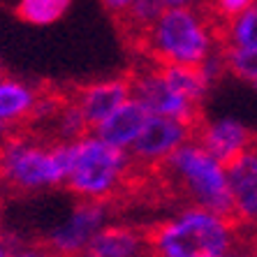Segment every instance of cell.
<instances>
[{
	"label": "cell",
	"mask_w": 257,
	"mask_h": 257,
	"mask_svg": "<svg viewBox=\"0 0 257 257\" xmlns=\"http://www.w3.org/2000/svg\"><path fill=\"white\" fill-rule=\"evenodd\" d=\"M151 257H227L236 252V222L202 206H186L151 229Z\"/></svg>",
	"instance_id": "cell-1"
},
{
	"label": "cell",
	"mask_w": 257,
	"mask_h": 257,
	"mask_svg": "<svg viewBox=\"0 0 257 257\" xmlns=\"http://www.w3.org/2000/svg\"><path fill=\"white\" fill-rule=\"evenodd\" d=\"M220 47L218 33L202 10H165L137 49L158 65H202Z\"/></svg>",
	"instance_id": "cell-2"
},
{
	"label": "cell",
	"mask_w": 257,
	"mask_h": 257,
	"mask_svg": "<svg viewBox=\"0 0 257 257\" xmlns=\"http://www.w3.org/2000/svg\"><path fill=\"white\" fill-rule=\"evenodd\" d=\"M70 169L67 142H42L30 135H10L0 144V181L21 192L65 186Z\"/></svg>",
	"instance_id": "cell-3"
},
{
	"label": "cell",
	"mask_w": 257,
	"mask_h": 257,
	"mask_svg": "<svg viewBox=\"0 0 257 257\" xmlns=\"http://www.w3.org/2000/svg\"><path fill=\"white\" fill-rule=\"evenodd\" d=\"M67 151L70 169L65 188L74 197L88 202H107L109 197H114L132 165L127 151L116 149L93 132L67 142Z\"/></svg>",
	"instance_id": "cell-4"
},
{
	"label": "cell",
	"mask_w": 257,
	"mask_h": 257,
	"mask_svg": "<svg viewBox=\"0 0 257 257\" xmlns=\"http://www.w3.org/2000/svg\"><path fill=\"white\" fill-rule=\"evenodd\" d=\"M190 204L232 218L227 167L192 137L162 165Z\"/></svg>",
	"instance_id": "cell-5"
},
{
	"label": "cell",
	"mask_w": 257,
	"mask_h": 257,
	"mask_svg": "<svg viewBox=\"0 0 257 257\" xmlns=\"http://www.w3.org/2000/svg\"><path fill=\"white\" fill-rule=\"evenodd\" d=\"M109 209L104 202L79 199V204L47 236V250L54 257H81L97 232L107 225Z\"/></svg>",
	"instance_id": "cell-6"
},
{
	"label": "cell",
	"mask_w": 257,
	"mask_h": 257,
	"mask_svg": "<svg viewBox=\"0 0 257 257\" xmlns=\"http://www.w3.org/2000/svg\"><path fill=\"white\" fill-rule=\"evenodd\" d=\"M132 97H137L151 114L156 116H167V118L181 120L188 125L197 127L202 123V114H199V104L190 102L181 93L172 88V86L162 79L160 70L156 63H151L149 67L132 72Z\"/></svg>",
	"instance_id": "cell-7"
},
{
	"label": "cell",
	"mask_w": 257,
	"mask_h": 257,
	"mask_svg": "<svg viewBox=\"0 0 257 257\" xmlns=\"http://www.w3.org/2000/svg\"><path fill=\"white\" fill-rule=\"evenodd\" d=\"M192 137H195V127L188 123L151 114L146 125L139 132L137 142L132 144L130 158L132 162L144 167H162L167 158L174 156Z\"/></svg>",
	"instance_id": "cell-8"
},
{
	"label": "cell",
	"mask_w": 257,
	"mask_h": 257,
	"mask_svg": "<svg viewBox=\"0 0 257 257\" xmlns=\"http://www.w3.org/2000/svg\"><path fill=\"white\" fill-rule=\"evenodd\" d=\"M225 167H227L229 192H232L234 222L257 225V139Z\"/></svg>",
	"instance_id": "cell-9"
},
{
	"label": "cell",
	"mask_w": 257,
	"mask_h": 257,
	"mask_svg": "<svg viewBox=\"0 0 257 257\" xmlns=\"http://www.w3.org/2000/svg\"><path fill=\"white\" fill-rule=\"evenodd\" d=\"M130 97H132L130 74L88 81V84L79 86V88L72 93V100L77 102L79 109L84 111L90 130H93L97 123H102L111 111H116L125 100H130Z\"/></svg>",
	"instance_id": "cell-10"
},
{
	"label": "cell",
	"mask_w": 257,
	"mask_h": 257,
	"mask_svg": "<svg viewBox=\"0 0 257 257\" xmlns=\"http://www.w3.org/2000/svg\"><path fill=\"white\" fill-rule=\"evenodd\" d=\"M195 139L209 151L211 156H215L220 162L227 165L229 160L241 156L257 137L241 120L215 118V120H209V123L202 120V123L195 127Z\"/></svg>",
	"instance_id": "cell-11"
},
{
	"label": "cell",
	"mask_w": 257,
	"mask_h": 257,
	"mask_svg": "<svg viewBox=\"0 0 257 257\" xmlns=\"http://www.w3.org/2000/svg\"><path fill=\"white\" fill-rule=\"evenodd\" d=\"M149 116H151L149 109L144 107L137 97H130L116 111H111L102 123H97L93 127V135H97L100 139H104L116 149H123L130 153L132 144L137 142L139 132L146 125Z\"/></svg>",
	"instance_id": "cell-12"
},
{
	"label": "cell",
	"mask_w": 257,
	"mask_h": 257,
	"mask_svg": "<svg viewBox=\"0 0 257 257\" xmlns=\"http://www.w3.org/2000/svg\"><path fill=\"white\" fill-rule=\"evenodd\" d=\"M149 236L130 225H104L81 257H146Z\"/></svg>",
	"instance_id": "cell-13"
},
{
	"label": "cell",
	"mask_w": 257,
	"mask_h": 257,
	"mask_svg": "<svg viewBox=\"0 0 257 257\" xmlns=\"http://www.w3.org/2000/svg\"><path fill=\"white\" fill-rule=\"evenodd\" d=\"M162 12H165V7L160 0H132L123 12L111 19H114L120 37L132 49H139Z\"/></svg>",
	"instance_id": "cell-14"
},
{
	"label": "cell",
	"mask_w": 257,
	"mask_h": 257,
	"mask_svg": "<svg viewBox=\"0 0 257 257\" xmlns=\"http://www.w3.org/2000/svg\"><path fill=\"white\" fill-rule=\"evenodd\" d=\"M40 88L26 84L21 79L0 77V123L17 127L19 123L30 120V114L35 109Z\"/></svg>",
	"instance_id": "cell-15"
},
{
	"label": "cell",
	"mask_w": 257,
	"mask_h": 257,
	"mask_svg": "<svg viewBox=\"0 0 257 257\" xmlns=\"http://www.w3.org/2000/svg\"><path fill=\"white\" fill-rule=\"evenodd\" d=\"M158 70H160L162 79L176 93H181L195 104H202L206 100V95L211 93L213 84L209 81V77L204 74V70L199 65H158Z\"/></svg>",
	"instance_id": "cell-16"
},
{
	"label": "cell",
	"mask_w": 257,
	"mask_h": 257,
	"mask_svg": "<svg viewBox=\"0 0 257 257\" xmlns=\"http://www.w3.org/2000/svg\"><path fill=\"white\" fill-rule=\"evenodd\" d=\"M51 125L56 132V142H74V139H81L84 135H88L90 130L84 111L72 100V95H65L63 104L58 107L54 120H51Z\"/></svg>",
	"instance_id": "cell-17"
},
{
	"label": "cell",
	"mask_w": 257,
	"mask_h": 257,
	"mask_svg": "<svg viewBox=\"0 0 257 257\" xmlns=\"http://www.w3.org/2000/svg\"><path fill=\"white\" fill-rule=\"evenodd\" d=\"M220 44L243 51H257V3L222 30Z\"/></svg>",
	"instance_id": "cell-18"
},
{
	"label": "cell",
	"mask_w": 257,
	"mask_h": 257,
	"mask_svg": "<svg viewBox=\"0 0 257 257\" xmlns=\"http://www.w3.org/2000/svg\"><path fill=\"white\" fill-rule=\"evenodd\" d=\"M72 0H19L14 12L21 21L33 26L56 24L70 10Z\"/></svg>",
	"instance_id": "cell-19"
},
{
	"label": "cell",
	"mask_w": 257,
	"mask_h": 257,
	"mask_svg": "<svg viewBox=\"0 0 257 257\" xmlns=\"http://www.w3.org/2000/svg\"><path fill=\"white\" fill-rule=\"evenodd\" d=\"M255 3L257 0H204L202 12L206 14V19L211 21L215 33H218V40H220L222 30L227 28L236 17H241L248 7L255 5Z\"/></svg>",
	"instance_id": "cell-20"
},
{
	"label": "cell",
	"mask_w": 257,
	"mask_h": 257,
	"mask_svg": "<svg viewBox=\"0 0 257 257\" xmlns=\"http://www.w3.org/2000/svg\"><path fill=\"white\" fill-rule=\"evenodd\" d=\"M222 58H225V67H227L229 74H234V77H239V79H245V81H250V84L257 79V51L222 47Z\"/></svg>",
	"instance_id": "cell-21"
},
{
	"label": "cell",
	"mask_w": 257,
	"mask_h": 257,
	"mask_svg": "<svg viewBox=\"0 0 257 257\" xmlns=\"http://www.w3.org/2000/svg\"><path fill=\"white\" fill-rule=\"evenodd\" d=\"M7 257H54L47 248H37V245H19V248H10Z\"/></svg>",
	"instance_id": "cell-22"
},
{
	"label": "cell",
	"mask_w": 257,
	"mask_h": 257,
	"mask_svg": "<svg viewBox=\"0 0 257 257\" xmlns=\"http://www.w3.org/2000/svg\"><path fill=\"white\" fill-rule=\"evenodd\" d=\"M165 10H183V7H190V10H202L204 0H160Z\"/></svg>",
	"instance_id": "cell-23"
},
{
	"label": "cell",
	"mask_w": 257,
	"mask_h": 257,
	"mask_svg": "<svg viewBox=\"0 0 257 257\" xmlns=\"http://www.w3.org/2000/svg\"><path fill=\"white\" fill-rule=\"evenodd\" d=\"M130 3H132V0H102V5H104V10H107V12L111 14V17L120 14L127 5H130Z\"/></svg>",
	"instance_id": "cell-24"
},
{
	"label": "cell",
	"mask_w": 257,
	"mask_h": 257,
	"mask_svg": "<svg viewBox=\"0 0 257 257\" xmlns=\"http://www.w3.org/2000/svg\"><path fill=\"white\" fill-rule=\"evenodd\" d=\"M12 130H14L12 125H7V123H0V144L5 142L10 135H12Z\"/></svg>",
	"instance_id": "cell-25"
},
{
	"label": "cell",
	"mask_w": 257,
	"mask_h": 257,
	"mask_svg": "<svg viewBox=\"0 0 257 257\" xmlns=\"http://www.w3.org/2000/svg\"><path fill=\"white\" fill-rule=\"evenodd\" d=\"M7 255H10V245L0 239V257H7Z\"/></svg>",
	"instance_id": "cell-26"
},
{
	"label": "cell",
	"mask_w": 257,
	"mask_h": 257,
	"mask_svg": "<svg viewBox=\"0 0 257 257\" xmlns=\"http://www.w3.org/2000/svg\"><path fill=\"white\" fill-rule=\"evenodd\" d=\"M227 257H243V255H239V252H232V255H227Z\"/></svg>",
	"instance_id": "cell-27"
},
{
	"label": "cell",
	"mask_w": 257,
	"mask_h": 257,
	"mask_svg": "<svg viewBox=\"0 0 257 257\" xmlns=\"http://www.w3.org/2000/svg\"><path fill=\"white\" fill-rule=\"evenodd\" d=\"M252 86H255V88H257V79H255V81H252Z\"/></svg>",
	"instance_id": "cell-28"
},
{
	"label": "cell",
	"mask_w": 257,
	"mask_h": 257,
	"mask_svg": "<svg viewBox=\"0 0 257 257\" xmlns=\"http://www.w3.org/2000/svg\"><path fill=\"white\" fill-rule=\"evenodd\" d=\"M252 257H257V255H252Z\"/></svg>",
	"instance_id": "cell-29"
}]
</instances>
